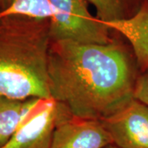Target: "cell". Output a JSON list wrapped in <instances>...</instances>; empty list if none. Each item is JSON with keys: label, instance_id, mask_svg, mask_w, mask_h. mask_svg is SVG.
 I'll return each mask as SVG.
<instances>
[{"label": "cell", "instance_id": "cell-10", "mask_svg": "<svg viewBox=\"0 0 148 148\" xmlns=\"http://www.w3.org/2000/svg\"><path fill=\"white\" fill-rule=\"evenodd\" d=\"M95 8L101 22L124 18V0H86Z\"/></svg>", "mask_w": 148, "mask_h": 148}, {"label": "cell", "instance_id": "cell-8", "mask_svg": "<svg viewBox=\"0 0 148 148\" xmlns=\"http://www.w3.org/2000/svg\"><path fill=\"white\" fill-rule=\"evenodd\" d=\"M45 99L13 100L0 95V148L8 143Z\"/></svg>", "mask_w": 148, "mask_h": 148}, {"label": "cell", "instance_id": "cell-2", "mask_svg": "<svg viewBox=\"0 0 148 148\" xmlns=\"http://www.w3.org/2000/svg\"><path fill=\"white\" fill-rule=\"evenodd\" d=\"M47 21L23 16L0 19V95L19 101L51 99Z\"/></svg>", "mask_w": 148, "mask_h": 148}, {"label": "cell", "instance_id": "cell-12", "mask_svg": "<svg viewBox=\"0 0 148 148\" xmlns=\"http://www.w3.org/2000/svg\"><path fill=\"white\" fill-rule=\"evenodd\" d=\"M106 148H119V147H117L116 146H114V145H113V144H111V145H110V146H108V147H106Z\"/></svg>", "mask_w": 148, "mask_h": 148}, {"label": "cell", "instance_id": "cell-3", "mask_svg": "<svg viewBox=\"0 0 148 148\" xmlns=\"http://www.w3.org/2000/svg\"><path fill=\"white\" fill-rule=\"evenodd\" d=\"M53 16L49 21L52 40L108 44L110 29L90 13L86 0H49Z\"/></svg>", "mask_w": 148, "mask_h": 148}, {"label": "cell", "instance_id": "cell-5", "mask_svg": "<svg viewBox=\"0 0 148 148\" xmlns=\"http://www.w3.org/2000/svg\"><path fill=\"white\" fill-rule=\"evenodd\" d=\"M64 111L53 130L49 148H106L112 144L101 121L77 118Z\"/></svg>", "mask_w": 148, "mask_h": 148}, {"label": "cell", "instance_id": "cell-4", "mask_svg": "<svg viewBox=\"0 0 148 148\" xmlns=\"http://www.w3.org/2000/svg\"><path fill=\"white\" fill-rule=\"evenodd\" d=\"M101 122L117 147L148 148V106L138 100Z\"/></svg>", "mask_w": 148, "mask_h": 148}, {"label": "cell", "instance_id": "cell-7", "mask_svg": "<svg viewBox=\"0 0 148 148\" xmlns=\"http://www.w3.org/2000/svg\"><path fill=\"white\" fill-rule=\"evenodd\" d=\"M102 23L127 39L132 46L137 67L142 73L148 71V0L143 2L132 16Z\"/></svg>", "mask_w": 148, "mask_h": 148}, {"label": "cell", "instance_id": "cell-6", "mask_svg": "<svg viewBox=\"0 0 148 148\" xmlns=\"http://www.w3.org/2000/svg\"><path fill=\"white\" fill-rule=\"evenodd\" d=\"M63 110V107L53 99L42 100L1 148H49Z\"/></svg>", "mask_w": 148, "mask_h": 148}, {"label": "cell", "instance_id": "cell-9", "mask_svg": "<svg viewBox=\"0 0 148 148\" xmlns=\"http://www.w3.org/2000/svg\"><path fill=\"white\" fill-rule=\"evenodd\" d=\"M19 16L37 20H51L53 16L49 0H13Z\"/></svg>", "mask_w": 148, "mask_h": 148}, {"label": "cell", "instance_id": "cell-1", "mask_svg": "<svg viewBox=\"0 0 148 148\" xmlns=\"http://www.w3.org/2000/svg\"><path fill=\"white\" fill-rule=\"evenodd\" d=\"M48 74L51 99L72 116L99 121L132 101L138 78L130 54L113 40H51Z\"/></svg>", "mask_w": 148, "mask_h": 148}, {"label": "cell", "instance_id": "cell-13", "mask_svg": "<svg viewBox=\"0 0 148 148\" xmlns=\"http://www.w3.org/2000/svg\"><path fill=\"white\" fill-rule=\"evenodd\" d=\"M6 1H7V2L8 3V4H10L11 3H12V2L13 0H6Z\"/></svg>", "mask_w": 148, "mask_h": 148}, {"label": "cell", "instance_id": "cell-11", "mask_svg": "<svg viewBox=\"0 0 148 148\" xmlns=\"http://www.w3.org/2000/svg\"><path fill=\"white\" fill-rule=\"evenodd\" d=\"M133 98L148 106V71L142 73L136 80Z\"/></svg>", "mask_w": 148, "mask_h": 148}]
</instances>
